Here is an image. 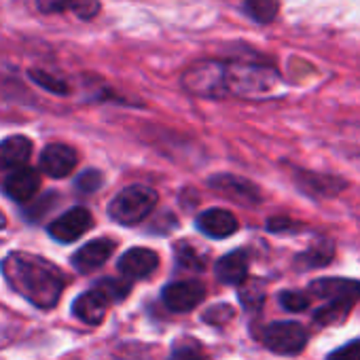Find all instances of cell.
<instances>
[{
    "mask_svg": "<svg viewBox=\"0 0 360 360\" xmlns=\"http://www.w3.org/2000/svg\"><path fill=\"white\" fill-rule=\"evenodd\" d=\"M3 274L18 295L41 309L56 307L66 288V276L56 265L28 252H11L3 261Z\"/></svg>",
    "mask_w": 360,
    "mask_h": 360,
    "instance_id": "1",
    "label": "cell"
},
{
    "mask_svg": "<svg viewBox=\"0 0 360 360\" xmlns=\"http://www.w3.org/2000/svg\"><path fill=\"white\" fill-rule=\"evenodd\" d=\"M225 98L242 100H265L280 91L282 77L269 64L261 62H225L223 72Z\"/></svg>",
    "mask_w": 360,
    "mask_h": 360,
    "instance_id": "2",
    "label": "cell"
},
{
    "mask_svg": "<svg viewBox=\"0 0 360 360\" xmlns=\"http://www.w3.org/2000/svg\"><path fill=\"white\" fill-rule=\"evenodd\" d=\"M157 191L146 185H131L123 189L108 206V214L115 223L134 227L142 223L157 206Z\"/></svg>",
    "mask_w": 360,
    "mask_h": 360,
    "instance_id": "3",
    "label": "cell"
},
{
    "mask_svg": "<svg viewBox=\"0 0 360 360\" xmlns=\"http://www.w3.org/2000/svg\"><path fill=\"white\" fill-rule=\"evenodd\" d=\"M223 72H225V62L219 60L193 62L183 75V87L200 98H225Z\"/></svg>",
    "mask_w": 360,
    "mask_h": 360,
    "instance_id": "4",
    "label": "cell"
},
{
    "mask_svg": "<svg viewBox=\"0 0 360 360\" xmlns=\"http://www.w3.org/2000/svg\"><path fill=\"white\" fill-rule=\"evenodd\" d=\"M263 343L276 354L292 356V354H299L305 347L307 330H305L303 324L292 322V320L271 322V324H267L263 328Z\"/></svg>",
    "mask_w": 360,
    "mask_h": 360,
    "instance_id": "5",
    "label": "cell"
},
{
    "mask_svg": "<svg viewBox=\"0 0 360 360\" xmlns=\"http://www.w3.org/2000/svg\"><path fill=\"white\" fill-rule=\"evenodd\" d=\"M161 299L174 314H185L195 309L206 299V286L195 280L172 282L161 290Z\"/></svg>",
    "mask_w": 360,
    "mask_h": 360,
    "instance_id": "6",
    "label": "cell"
},
{
    "mask_svg": "<svg viewBox=\"0 0 360 360\" xmlns=\"http://www.w3.org/2000/svg\"><path fill=\"white\" fill-rule=\"evenodd\" d=\"M208 187L223 195V198H229L233 202H240V204H246V206H252L257 202H261V193H259V187L252 185L250 180L242 178V176H233V174H217L212 178H208Z\"/></svg>",
    "mask_w": 360,
    "mask_h": 360,
    "instance_id": "7",
    "label": "cell"
},
{
    "mask_svg": "<svg viewBox=\"0 0 360 360\" xmlns=\"http://www.w3.org/2000/svg\"><path fill=\"white\" fill-rule=\"evenodd\" d=\"M91 225H94V217L87 208H72L49 225V236L62 244H70L79 240L85 231H89Z\"/></svg>",
    "mask_w": 360,
    "mask_h": 360,
    "instance_id": "8",
    "label": "cell"
},
{
    "mask_svg": "<svg viewBox=\"0 0 360 360\" xmlns=\"http://www.w3.org/2000/svg\"><path fill=\"white\" fill-rule=\"evenodd\" d=\"M309 295L324 301H341L354 305L360 301V282L347 278H320L309 284Z\"/></svg>",
    "mask_w": 360,
    "mask_h": 360,
    "instance_id": "9",
    "label": "cell"
},
{
    "mask_svg": "<svg viewBox=\"0 0 360 360\" xmlns=\"http://www.w3.org/2000/svg\"><path fill=\"white\" fill-rule=\"evenodd\" d=\"M117 244L115 240L110 238H98V240H91L87 242L83 248H79L75 255H72V267L79 271V274H91L96 269H100L115 252Z\"/></svg>",
    "mask_w": 360,
    "mask_h": 360,
    "instance_id": "10",
    "label": "cell"
},
{
    "mask_svg": "<svg viewBox=\"0 0 360 360\" xmlns=\"http://www.w3.org/2000/svg\"><path fill=\"white\" fill-rule=\"evenodd\" d=\"M77 163H79L77 150L62 142L49 144L41 153V169L53 178H66L70 172H75Z\"/></svg>",
    "mask_w": 360,
    "mask_h": 360,
    "instance_id": "11",
    "label": "cell"
},
{
    "mask_svg": "<svg viewBox=\"0 0 360 360\" xmlns=\"http://www.w3.org/2000/svg\"><path fill=\"white\" fill-rule=\"evenodd\" d=\"M108 297L98 288L94 286L91 290L87 292H81L75 303H72V316L77 320H81L83 324H89V326H98L104 322L106 318V309H108Z\"/></svg>",
    "mask_w": 360,
    "mask_h": 360,
    "instance_id": "12",
    "label": "cell"
},
{
    "mask_svg": "<svg viewBox=\"0 0 360 360\" xmlns=\"http://www.w3.org/2000/svg\"><path fill=\"white\" fill-rule=\"evenodd\" d=\"M159 265V257L150 248H129L119 259V271L127 280H144Z\"/></svg>",
    "mask_w": 360,
    "mask_h": 360,
    "instance_id": "13",
    "label": "cell"
},
{
    "mask_svg": "<svg viewBox=\"0 0 360 360\" xmlns=\"http://www.w3.org/2000/svg\"><path fill=\"white\" fill-rule=\"evenodd\" d=\"M39 187H41V176L37 169L28 165L11 169L5 180V191L15 202H30L39 193Z\"/></svg>",
    "mask_w": 360,
    "mask_h": 360,
    "instance_id": "14",
    "label": "cell"
},
{
    "mask_svg": "<svg viewBox=\"0 0 360 360\" xmlns=\"http://www.w3.org/2000/svg\"><path fill=\"white\" fill-rule=\"evenodd\" d=\"M195 225L202 233H206L208 238H214V240L229 238L238 231V219L229 210H223V208H210V210L202 212L198 217Z\"/></svg>",
    "mask_w": 360,
    "mask_h": 360,
    "instance_id": "15",
    "label": "cell"
},
{
    "mask_svg": "<svg viewBox=\"0 0 360 360\" xmlns=\"http://www.w3.org/2000/svg\"><path fill=\"white\" fill-rule=\"evenodd\" d=\"M217 280L223 284H242L248 278V252L246 250H233L217 261L214 265Z\"/></svg>",
    "mask_w": 360,
    "mask_h": 360,
    "instance_id": "16",
    "label": "cell"
},
{
    "mask_svg": "<svg viewBox=\"0 0 360 360\" xmlns=\"http://www.w3.org/2000/svg\"><path fill=\"white\" fill-rule=\"evenodd\" d=\"M32 142L26 136H9L0 142V169H15L30 161Z\"/></svg>",
    "mask_w": 360,
    "mask_h": 360,
    "instance_id": "17",
    "label": "cell"
},
{
    "mask_svg": "<svg viewBox=\"0 0 360 360\" xmlns=\"http://www.w3.org/2000/svg\"><path fill=\"white\" fill-rule=\"evenodd\" d=\"M41 13H64L72 11L81 20H91L100 13V0H37Z\"/></svg>",
    "mask_w": 360,
    "mask_h": 360,
    "instance_id": "18",
    "label": "cell"
},
{
    "mask_svg": "<svg viewBox=\"0 0 360 360\" xmlns=\"http://www.w3.org/2000/svg\"><path fill=\"white\" fill-rule=\"evenodd\" d=\"M297 185L301 187V191H305L314 198H330L343 189V180H339L335 176H324V174L299 172Z\"/></svg>",
    "mask_w": 360,
    "mask_h": 360,
    "instance_id": "19",
    "label": "cell"
},
{
    "mask_svg": "<svg viewBox=\"0 0 360 360\" xmlns=\"http://www.w3.org/2000/svg\"><path fill=\"white\" fill-rule=\"evenodd\" d=\"M244 15H248L257 24H269L276 20L280 5L278 0H238Z\"/></svg>",
    "mask_w": 360,
    "mask_h": 360,
    "instance_id": "20",
    "label": "cell"
},
{
    "mask_svg": "<svg viewBox=\"0 0 360 360\" xmlns=\"http://www.w3.org/2000/svg\"><path fill=\"white\" fill-rule=\"evenodd\" d=\"M352 305L349 303H341V301H328L326 305H322L320 309H316L314 314V322L320 326H333V324H341L347 314H349Z\"/></svg>",
    "mask_w": 360,
    "mask_h": 360,
    "instance_id": "21",
    "label": "cell"
},
{
    "mask_svg": "<svg viewBox=\"0 0 360 360\" xmlns=\"http://www.w3.org/2000/svg\"><path fill=\"white\" fill-rule=\"evenodd\" d=\"M238 286H240L238 297H240L242 305L248 311L261 309V305L265 303V286H263V282H259V280H244Z\"/></svg>",
    "mask_w": 360,
    "mask_h": 360,
    "instance_id": "22",
    "label": "cell"
},
{
    "mask_svg": "<svg viewBox=\"0 0 360 360\" xmlns=\"http://www.w3.org/2000/svg\"><path fill=\"white\" fill-rule=\"evenodd\" d=\"M167 360H206V352L200 341L191 337H183L172 345Z\"/></svg>",
    "mask_w": 360,
    "mask_h": 360,
    "instance_id": "23",
    "label": "cell"
},
{
    "mask_svg": "<svg viewBox=\"0 0 360 360\" xmlns=\"http://www.w3.org/2000/svg\"><path fill=\"white\" fill-rule=\"evenodd\" d=\"M96 286L108 297V301H123L129 295V290H131V282L127 278H121V280L104 278V280L96 282Z\"/></svg>",
    "mask_w": 360,
    "mask_h": 360,
    "instance_id": "24",
    "label": "cell"
},
{
    "mask_svg": "<svg viewBox=\"0 0 360 360\" xmlns=\"http://www.w3.org/2000/svg\"><path fill=\"white\" fill-rule=\"evenodd\" d=\"M30 79L39 87H43V89H47V91H51L56 96H66L70 91L66 81H62L60 77H53L51 72H45V70H30Z\"/></svg>",
    "mask_w": 360,
    "mask_h": 360,
    "instance_id": "25",
    "label": "cell"
},
{
    "mask_svg": "<svg viewBox=\"0 0 360 360\" xmlns=\"http://www.w3.org/2000/svg\"><path fill=\"white\" fill-rule=\"evenodd\" d=\"M176 263H178V267L191 269V271H202L204 269V259L189 244H178L176 246Z\"/></svg>",
    "mask_w": 360,
    "mask_h": 360,
    "instance_id": "26",
    "label": "cell"
},
{
    "mask_svg": "<svg viewBox=\"0 0 360 360\" xmlns=\"http://www.w3.org/2000/svg\"><path fill=\"white\" fill-rule=\"evenodd\" d=\"M330 259H333V246L330 244L314 246L299 257V261L305 263V267H324Z\"/></svg>",
    "mask_w": 360,
    "mask_h": 360,
    "instance_id": "27",
    "label": "cell"
},
{
    "mask_svg": "<svg viewBox=\"0 0 360 360\" xmlns=\"http://www.w3.org/2000/svg\"><path fill=\"white\" fill-rule=\"evenodd\" d=\"M280 305H282L286 311L297 314V311L307 309L309 297H307L305 292H299V290H284V292H280Z\"/></svg>",
    "mask_w": 360,
    "mask_h": 360,
    "instance_id": "28",
    "label": "cell"
},
{
    "mask_svg": "<svg viewBox=\"0 0 360 360\" xmlns=\"http://www.w3.org/2000/svg\"><path fill=\"white\" fill-rule=\"evenodd\" d=\"M102 174L98 169H85L77 180H75V185L81 193H96L100 187H102Z\"/></svg>",
    "mask_w": 360,
    "mask_h": 360,
    "instance_id": "29",
    "label": "cell"
},
{
    "mask_svg": "<svg viewBox=\"0 0 360 360\" xmlns=\"http://www.w3.org/2000/svg\"><path fill=\"white\" fill-rule=\"evenodd\" d=\"M233 307L231 305H227V303H219V305H212L210 309H206L204 311V322H208V324H227L231 318H233Z\"/></svg>",
    "mask_w": 360,
    "mask_h": 360,
    "instance_id": "30",
    "label": "cell"
},
{
    "mask_svg": "<svg viewBox=\"0 0 360 360\" xmlns=\"http://www.w3.org/2000/svg\"><path fill=\"white\" fill-rule=\"evenodd\" d=\"M326 360H360V339L345 343L343 347L335 349L326 356Z\"/></svg>",
    "mask_w": 360,
    "mask_h": 360,
    "instance_id": "31",
    "label": "cell"
},
{
    "mask_svg": "<svg viewBox=\"0 0 360 360\" xmlns=\"http://www.w3.org/2000/svg\"><path fill=\"white\" fill-rule=\"evenodd\" d=\"M297 225H295V221H290V219H269V223H267V229L269 231H276V233H280V231H288V229H295Z\"/></svg>",
    "mask_w": 360,
    "mask_h": 360,
    "instance_id": "32",
    "label": "cell"
},
{
    "mask_svg": "<svg viewBox=\"0 0 360 360\" xmlns=\"http://www.w3.org/2000/svg\"><path fill=\"white\" fill-rule=\"evenodd\" d=\"M7 225V219H5V214H0V229H3Z\"/></svg>",
    "mask_w": 360,
    "mask_h": 360,
    "instance_id": "33",
    "label": "cell"
}]
</instances>
